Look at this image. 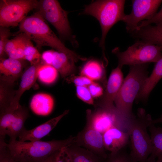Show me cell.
Segmentation results:
<instances>
[{
  "instance_id": "18",
  "label": "cell",
  "mask_w": 162,
  "mask_h": 162,
  "mask_svg": "<svg viewBox=\"0 0 162 162\" xmlns=\"http://www.w3.org/2000/svg\"><path fill=\"white\" fill-rule=\"evenodd\" d=\"M150 75L146 79L136 100L146 103L152 90L162 78V58L156 62Z\"/></svg>"
},
{
  "instance_id": "36",
  "label": "cell",
  "mask_w": 162,
  "mask_h": 162,
  "mask_svg": "<svg viewBox=\"0 0 162 162\" xmlns=\"http://www.w3.org/2000/svg\"><path fill=\"white\" fill-rule=\"evenodd\" d=\"M87 87L93 97H99L103 94L102 88L97 83L93 82Z\"/></svg>"
},
{
  "instance_id": "11",
  "label": "cell",
  "mask_w": 162,
  "mask_h": 162,
  "mask_svg": "<svg viewBox=\"0 0 162 162\" xmlns=\"http://www.w3.org/2000/svg\"><path fill=\"white\" fill-rule=\"evenodd\" d=\"M76 136L75 144L105 159H107L108 155L105 151L102 134L86 124L84 128Z\"/></svg>"
},
{
  "instance_id": "29",
  "label": "cell",
  "mask_w": 162,
  "mask_h": 162,
  "mask_svg": "<svg viewBox=\"0 0 162 162\" xmlns=\"http://www.w3.org/2000/svg\"><path fill=\"white\" fill-rule=\"evenodd\" d=\"M107 159L109 162H136L123 148L115 153H111Z\"/></svg>"
},
{
  "instance_id": "14",
  "label": "cell",
  "mask_w": 162,
  "mask_h": 162,
  "mask_svg": "<svg viewBox=\"0 0 162 162\" xmlns=\"http://www.w3.org/2000/svg\"><path fill=\"white\" fill-rule=\"evenodd\" d=\"M69 112V110H65L61 114L32 129L27 130L26 129L18 137V140L34 141L40 140L48 135L55 127L61 119Z\"/></svg>"
},
{
  "instance_id": "24",
  "label": "cell",
  "mask_w": 162,
  "mask_h": 162,
  "mask_svg": "<svg viewBox=\"0 0 162 162\" xmlns=\"http://www.w3.org/2000/svg\"><path fill=\"white\" fill-rule=\"evenodd\" d=\"M16 36L22 49L24 60L29 62L31 65L40 62L41 55L34 46L32 41L23 33H20Z\"/></svg>"
},
{
  "instance_id": "21",
  "label": "cell",
  "mask_w": 162,
  "mask_h": 162,
  "mask_svg": "<svg viewBox=\"0 0 162 162\" xmlns=\"http://www.w3.org/2000/svg\"><path fill=\"white\" fill-rule=\"evenodd\" d=\"M0 59V75L11 78L16 80L22 75L25 66V60L9 57Z\"/></svg>"
},
{
  "instance_id": "35",
  "label": "cell",
  "mask_w": 162,
  "mask_h": 162,
  "mask_svg": "<svg viewBox=\"0 0 162 162\" xmlns=\"http://www.w3.org/2000/svg\"><path fill=\"white\" fill-rule=\"evenodd\" d=\"M66 147L62 148L58 151L56 157L55 162H72Z\"/></svg>"
},
{
  "instance_id": "6",
  "label": "cell",
  "mask_w": 162,
  "mask_h": 162,
  "mask_svg": "<svg viewBox=\"0 0 162 162\" xmlns=\"http://www.w3.org/2000/svg\"><path fill=\"white\" fill-rule=\"evenodd\" d=\"M162 49L159 46L142 40H137L124 51H120L118 47L112 51L118 58V66L121 68L125 65L156 62L162 58Z\"/></svg>"
},
{
  "instance_id": "38",
  "label": "cell",
  "mask_w": 162,
  "mask_h": 162,
  "mask_svg": "<svg viewBox=\"0 0 162 162\" xmlns=\"http://www.w3.org/2000/svg\"><path fill=\"white\" fill-rule=\"evenodd\" d=\"M58 151L54 153L41 162H55L56 157Z\"/></svg>"
},
{
  "instance_id": "4",
  "label": "cell",
  "mask_w": 162,
  "mask_h": 162,
  "mask_svg": "<svg viewBox=\"0 0 162 162\" xmlns=\"http://www.w3.org/2000/svg\"><path fill=\"white\" fill-rule=\"evenodd\" d=\"M151 115L144 109L139 108L136 116L129 120L126 131L130 141V156L136 162H146L152 150V145L147 128L153 123Z\"/></svg>"
},
{
  "instance_id": "41",
  "label": "cell",
  "mask_w": 162,
  "mask_h": 162,
  "mask_svg": "<svg viewBox=\"0 0 162 162\" xmlns=\"http://www.w3.org/2000/svg\"><path fill=\"white\" fill-rule=\"evenodd\" d=\"M107 162H109L108 161V160L107 159Z\"/></svg>"
},
{
  "instance_id": "30",
  "label": "cell",
  "mask_w": 162,
  "mask_h": 162,
  "mask_svg": "<svg viewBox=\"0 0 162 162\" xmlns=\"http://www.w3.org/2000/svg\"><path fill=\"white\" fill-rule=\"evenodd\" d=\"M12 35L8 28L0 27V58H4L7 55L4 51L5 45Z\"/></svg>"
},
{
  "instance_id": "1",
  "label": "cell",
  "mask_w": 162,
  "mask_h": 162,
  "mask_svg": "<svg viewBox=\"0 0 162 162\" xmlns=\"http://www.w3.org/2000/svg\"><path fill=\"white\" fill-rule=\"evenodd\" d=\"M20 33L25 34L40 49L48 46L64 52L70 56L75 62L83 58L68 48L46 23L45 19L38 11L26 17L19 24Z\"/></svg>"
},
{
  "instance_id": "25",
  "label": "cell",
  "mask_w": 162,
  "mask_h": 162,
  "mask_svg": "<svg viewBox=\"0 0 162 162\" xmlns=\"http://www.w3.org/2000/svg\"><path fill=\"white\" fill-rule=\"evenodd\" d=\"M149 128L152 150L146 162H155L156 158L162 156V128L156 127L154 124Z\"/></svg>"
},
{
  "instance_id": "32",
  "label": "cell",
  "mask_w": 162,
  "mask_h": 162,
  "mask_svg": "<svg viewBox=\"0 0 162 162\" xmlns=\"http://www.w3.org/2000/svg\"><path fill=\"white\" fill-rule=\"evenodd\" d=\"M4 140H0V162H20L11 155Z\"/></svg>"
},
{
  "instance_id": "7",
  "label": "cell",
  "mask_w": 162,
  "mask_h": 162,
  "mask_svg": "<svg viewBox=\"0 0 162 162\" xmlns=\"http://www.w3.org/2000/svg\"><path fill=\"white\" fill-rule=\"evenodd\" d=\"M43 17L56 29L62 38L74 43L68 18L69 12L64 10L56 0H41L37 8Z\"/></svg>"
},
{
  "instance_id": "20",
  "label": "cell",
  "mask_w": 162,
  "mask_h": 162,
  "mask_svg": "<svg viewBox=\"0 0 162 162\" xmlns=\"http://www.w3.org/2000/svg\"><path fill=\"white\" fill-rule=\"evenodd\" d=\"M75 63L73 59L67 54L54 51L52 65L59 72L62 78H66L76 71Z\"/></svg>"
},
{
  "instance_id": "26",
  "label": "cell",
  "mask_w": 162,
  "mask_h": 162,
  "mask_svg": "<svg viewBox=\"0 0 162 162\" xmlns=\"http://www.w3.org/2000/svg\"><path fill=\"white\" fill-rule=\"evenodd\" d=\"M104 74V64L93 59L86 63L82 68L80 72L81 75L85 76L93 81L100 80Z\"/></svg>"
},
{
  "instance_id": "23",
  "label": "cell",
  "mask_w": 162,
  "mask_h": 162,
  "mask_svg": "<svg viewBox=\"0 0 162 162\" xmlns=\"http://www.w3.org/2000/svg\"><path fill=\"white\" fill-rule=\"evenodd\" d=\"M72 162H107V160L73 144L66 147Z\"/></svg>"
},
{
  "instance_id": "39",
  "label": "cell",
  "mask_w": 162,
  "mask_h": 162,
  "mask_svg": "<svg viewBox=\"0 0 162 162\" xmlns=\"http://www.w3.org/2000/svg\"><path fill=\"white\" fill-rule=\"evenodd\" d=\"M162 123V115L158 118L153 120V123L154 124H155Z\"/></svg>"
},
{
  "instance_id": "34",
  "label": "cell",
  "mask_w": 162,
  "mask_h": 162,
  "mask_svg": "<svg viewBox=\"0 0 162 162\" xmlns=\"http://www.w3.org/2000/svg\"><path fill=\"white\" fill-rule=\"evenodd\" d=\"M70 78V81L75 84L76 86L88 87L93 82L88 78L83 76L73 77Z\"/></svg>"
},
{
  "instance_id": "40",
  "label": "cell",
  "mask_w": 162,
  "mask_h": 162,
  "mask_svg": "<svg viewBox=\"0 0 162 162\" xmlns=\"http://www.w3.org/2000/svg\"><path fill=\"white\" fill-rule=\"evenodd\" d=\"M155 162H162V156L158 157Z\"/></svg>"
},
{
  "instance_id": "17",
  "label": "cell",
  "mask_w": 162,
  "mask_h": 162,
  "mask_svg": "<svg viewBox=\"0 0 162 162\" xmlns=\"http://www.w3.org/2000/svg\"><path fill=\"white\" fill-rule=\"evenodd\" d=\"M133 33L142 40L158 46L162 49V22L142 27Z\"/></svg>"
},
{
  "instance_id": "22",
  "label": "cell",
  "mask_w": 162,
  "mask_h": 162,
  "mask_svg": "<svg viewBox=\"0 0 162 162\" xmlns=\"http://www.w3.org/2000/svg\"><path fill=\"white\" fill-rule=\"evenodd\" d=\"M54 101L50 95L44 93H39L32 98L30 103L32 110L37 115L46 116L52 111Z\"/></svg>"
},
{
  "instance_id": "37",
  "label": "cell",
  "mask_w": 162,
  "mask_h": 162,
  "mask_svg": "<svg viewBox=\"0 0 162 162\" xmlns=\"http://www.w3.org/2000/svg\"><path fill=\"white\" fill-rule=\"evenodd\" d=\"M54 50L44 51L41 55V60L45 64L51 65L53 59Z\"/></svg>"
},
{
  "instance_id": "3",
  "label": "cell",
  "mask_w": 162,
  "mask_h": 162,
  "mask_svg": "<svg viewBox=\"0 0 162 162\" xmlns=\"http://www.w3.org/2000/svg\"><path fill=\"white\" fill-rule=\"evenodd\" d=\"M148 64L130 65L114 101L120 117L127 121L135 116L133 113V103L148 77Z\"/></svg>"
},
{
  "instance_id": "27",
  "label": "cell",
  "mask_w": 162,
  "mask_h": 162,
  "mask_svg": "<svg viewBox=\"0 0 162 162\" xmlns=\"http://www.w3.org/2000/svg\"><path fill=\"white\" fill-rule=\"evenodd\" d=\"M58 75V71L52 65L43 64L39 69L38 78L43 83L50 84L56 80Z\"/></svg>"
},
{
  "instance_id": "28",
  "label": "cell",
  "mask_w": 162,
  "mask_h": 162,
  "mask_svg": "<svg viewBox=\"0 0 162 162\" xmlns=\"http://www.w3.org/2000/svg\"><path fill=\"white\" fill-rule=\"evenodd\" d=\"M4 51L9 58L24 60L22 49L16 36L7 41L5 45Z\"/></svg>"
},
{
  "instance_id": "8",
  "label": "cell",
  "mask_w": 162,
  "mask_h": 162,
  "mask_svg": "<svg viewBox=\"0 0 162 162\" xmlns=\"http://www.w3.org/2000/svg\"><path fill=\"white\" fill-rule=\"evenodd\" d=\"M38 2L36 0H0V27L19 25L28 12L37 8Z\"/></svg>"
},
{
  "instance_id": "13",
  "label": "cell",
  "mask_w": 162,
  "mask_h": 162,
  "mask_svg": "<svg viewBox=\"0 0 162 162\" xmlns=\"http://www.w3.org/2000/svg\"><path fill=\"white\" fill-rule=\"evenodd\" d=\"M104 146L106 150L111 153L116 152L124 148L128 143V133L113 126L103 134Z\"/></svg>"
},
{
  "instance_id": "12",
  "label": "cell",
  "mask_w": 162,
  "mask_h": 162,
  "mask_svg": "<svg viewBox=\"0 0 162 162\" xmlns=\"http://www.w3.org/2000/svg\"><path fill=\"white\" fill-rule=\"evenodd\" d=\"M124 80L122 68L117 66L110 75L105 91L98 103L99 106L108 109L115 108L114 103Z\"/></svg>"
},
{
  "instance_id": "10",
  "label": "cell",
  "mask_w": 162,
  "mask_h": 162,
  "mask_svg": "<svg viewBox=\"0 0 162 162\" xmlns=\"http://www.w3.org/2000/svg\"><path fill=\"white\" fill-rule=\"evenodd\" d=\"M86 114V124L102 134L113 126L124 130L123 124L118 115L116 108L109 109L99 106L93 111L87 110Z\"/></svg>"
},
{
  "instance_id": "31",
  "label": "cell",
  "mask_w": 162,
  "mask_h": 162,
  "mask_svg": "<svg viewBox=\"0 0 162 162\" xmlns=\"http://www.w3.org/2000/svg\"><path fill=\"white\" fill-rule=\"evenodd\" d=\"M78 98L84 102L91 105L94 104L93 97L87 87L76 86Z\"/></svg>"
},
{
  "instance_id": "9",
  "label": "cell",
  "mask_w": 162,
  "mask_h": 162,
  "mask_svg": "<svg viewBox=\"0 0 162 162\" xmlns=\"http://www.w3.org/2000/svg\"><path fill=\"white\" fill-rule=\"evenodd\" d=\"M132 2L131 13L125 14L122 21L126 24L127 31L132 33L136 30L139 22L151 19L156 14L162 0H133Z\"/></svg>"
},
{
  "instance_id": "33",
  "label": "cell",
  "mask_w": 162,
  "mask_h": 162,
  "mask_svg": "<svg viewBox=\"0 0 162 162\" xmlns=\"http://www.w3.org/2000/svg\"><path fill=\"white\" fill-rule=\"evenodd\" d=\"M162 22V7L158 13L151 19L140 22L138 25L137 29L142 27L150 25L153 23L157 24Z\"/></svg>"
},
{
  "instance_id": "15",
  "label": "cell",
  "mask_w": 162,
  "mask_h": 162,
  "mask_svg": "<svg viewBox=\"0 0 162 162\" xmlns=\"http://www.w3.org/2000/svg\"><path fill=\"white\" fill-rule=\"evenodd\" d=\"M44 64L41 61L38 63L31 65L22 76L19 88L16 90L15 94L11 106L17 108L20 105V100L23 93L29 90L34 85L37 78L39 69Z\"/></svg>"
},
{
  "instance_id": "16",
  "label": "cell",
  "mask_w": 162,
  "mask_h": 162,
  "mask_svg": "<svg viewBox=\"0 0 162 162\" xmlns=\"http://www.w3.org/2000/svg\"><path fill=\"white\" fill-rule=\"evenodd\" d=\"M29 116L28 110L25 107L20 105L15 110L7 135L10 138L9 141L16 140V138L26 129L24 123Z\"/></svg>"
},
{
  "instance_id": "5",
  "label": "cell",
  "mask_w": 162,
  "mask_h": 162,
  "mask_svg": "<svg viewBox=\"0 0 162 162\" xmlns=\"http://www.w3.org/2000/svg\"><path fill=\"white\" fill-rule=\"evenodd\" d=\"M125 0H97L86 5L83 14L95 17L101 26L102 34L99 46L102 48L105 61V42L108 33L116 23L122 21L125 14L124 12Z\"/></svg>"
},
{
  "instance_id": "19",
  "label": "cell",
  "mask_w": 162,
  "mask_h": 162,
  "mask_svg": "<svg viewBox=\"0 0 162 162\" xmlns=\"http://www.w3.org/2000/svg\"><path fill=\"white\" fill-rule=\"evenodd\" d=\"M15 80L2 75L0 76V112L9 108L14 97Z\"/></svg>"
},
{
  "instance_id": "2",
  "label": "cell",
  "mask_w": 162,
  "mask_h": 162,
  "mask_svg": "<svg viewBox=\"0 0 162 162\" xmlns=\"http://www.w3.org/2000/svg\"><path fill=\"white\" fill-rule=\"evenodd\" d=\"M76 136H70L62 140L44 141H9L6 144L12 157L20 162H41L62 148L76 142Z\"/></svg>"
}]
</instances>
